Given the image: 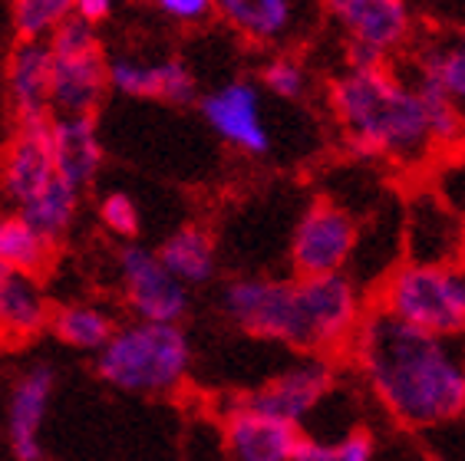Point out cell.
<instances>
[{
  "instance_id": "30",
  "label": "cell",
  "mask_w": 465,
  "mask_h": 461,
  "mask_svg": "<svg viewBox=\"0 0 465 461\" xmlns=\"http://www.w3.org/2000/svg\"><path fill=\"white\" fill-rule=\"evenodd\" d=\"M113 10H116L113 0H76V4H73V14H76L83 24H90L93 30L103 27V24L113 17Z\"/></svg>"
},
{
  "instance_id": "27",
  "label": "cell",
  "mask_w": 465,
  "mask_h": 461,
  "mask_svg": "<svg viewBox=\"0 0 465 461\" xmlns=\"http://www.w3.org/2000/svg\"><path fill=\"white\" fill-rule=\"evenodd\" d=\"M261 89H268L271 96L287 99V103H297V99L307 96L311 89V73H307L304 60H297L291 54H274L258 73Z\"/></svg>"
},
{
  "instance_id": "28",
  "label": "cell",
  "mask_w": 465,
  "mask_h": 461,
  "mask_svg": "<svg viewBox=\"0 0 465 461\" xmlns=\"http://www.w3.org/2000/svg\"><path fill=\"white\" fill-rule=\"evenodd\" d=\"M96 214H99V224L119 238L123 244H133L139 238V230H143V211H139V204L129 191H106V195H99L96 204Z\"/></svg>"
},
{
  "instance_id": "11",
  "label": "cell",
  "mask_w": 465,
  "mask_h": 461,
  "mask_svg": "<svg viewBox=\"0 0 465 461\" xmlns=\"http://www.w3.org/2000/svg\"><path fill=\"white\" fill-rule=\"evenodd\" d=\"M198 113L228 149L251 155V159H261L271 152V129L264 123L261 83L248 80V76L218 83L208 93H202Z\"/></svg>"
},
{
  "instance_id": "23",
  "label": "cell",
  "mask_w": 465,
  "mask_h": 461,
  "mask_svg": "<svg viewBox=\"0 0 465 461\" xmlns=\"http://www.w3.org/2000/svg\"><path fill=\"white\" fill-rule=\"evenodd\" d=\"M56 240L34 228L27 218L17 211H4L0 208V264L14 267V270H27V274H44L54 264Z\"/></svg>"
},
{
  "instance_id": "15",
  "label": "cell",
  "mask_w": 465,
  "mask_h": 461,
  "mask_svg": "<svg viewBox=\"0 0 465 461\" xmlns=\"http://www.w3.org/2000/svg\"><path fill=\"white\" fill-rule=\"evenodd\" d=\"M4 96L14 123H50L54 119V56L50 44H14L4 60Z\"/></svg>"
},
{
  "instance_id": "2",
  "label": "cell",
  "mask_w": 465,
  "mask_h": 461,
  "mask_svg": "<svg viewBox=\"0 0 465 461\" xmlns=\"http://www.w3.org/2000/svg\"><path fill=\"white\" fill-rule=\"evenodd\" d=\"M347 353L400 426L432 428L465 416V359L449 339L426 337L370 307Z\"/></svg>"
},
{
  "instance_id": "22",
  "label": "cell",
  "mask_w": 465,
  "mask_h": 461,
  "mask_svg": "<svg viewBox=\"0 0 465 461\" xmlns=\"http://www.w3.org/2000/svg\"><path fill=\"white\" fill-rule=\"evenodd\" d=\"M218 17L248 44L271 46L291 34L297 7L291 0H218Z\"/></svg>"
},
{
  "instance_id": "8",
  "label": "cell",
  "mask_w": 465,
  "mask_h": 461,
  "mask_svg": "<svg viewBox=\"0 0 465 461\" xmlns=\"http://www.w3.org/2000/svg\"><path fill=\"white\" fill-rule=\"evenodd\" d=\"M327 17L343 34L347 66H390L412 44V10L403 0H331Z\"/></svg>"
},
{
  "instance_id": "26",
  "label": "cell",
  "mask_w": 465,
  "mask_h": 461,
  "mask_svg": "<svg viewBox=\"0 0 465 461\" xmlns=\"http://www.w3.org/2000/svg\"><path fill=\"white\" fill-rule=\"evenodd\" d=\"M376 458V438L367 428H353L337 442H321L304 435L301 452L294 461H373Z\"/></svg>"
},
{
  "instance_id": "3",
  "label": "cell",
  "mask_w": 465,
  "mask_h": 461,
  "mask_svg": "<svg viewBox=\"0 0 465 461\" xmlns=\"http://www.w3.org/2000/svg\"><path fill=\"white\" fill-rule=\"evenodd\" d=\"M327 106L357 159L416 162L436 149L420 86L393 66H343L327 83Z\"/></svg>"
},
{
  "instance_id": "16",
  "label": "cell",
  "mask_w": 465,
  "mask_h": 461,
  "mask_svg": "<svg viewBox=\"0 0 465 461\" xmlns=\"http://www.w3.org/2000/svg\"><path fill=\"white\" fill-rule=\"evenodd\" d=\"M56 392V366L30 363L24 366L7 392V442L17 461H44V428L46 408Z\"/></svg>"
},
{
  "instance_id": "18",
  "label": "cell",
  "mask_w": 465,
  "mask_h": 461,
  "mask_svg": "<svg viewBox=\"0 0 465 461\" xmlns=\"http://www.w3.org/2000/svg\"><path fill=\"white\" fill-rule=\"evenodd\" d=\"M50 132H54V155L63 181H70L76 191L93 185L106 155L96 115H54Z\"/></svg>"
},
{
  "instance_id": "24",
  "label": "cell",
  "mask_w": 465,
  "mask_h": 461,
  "mask_svg": "<svg viewBox=\"0 0 465 461\" xmlns=\"http://www.w3.org/2000/svg\"><path fill=\"white\" fill-rule=\"evenodd\" d=\"M76 0H17L10 4L14 44H50V36L73 17Z\"/></svg>"
},
{
  "instance_id": "9",
  "label": "cell",
  "mask_w": 465,
  "mask_h": 461,
  "mask_svg": "<svg viewBox=\"0 0 465 461\" xmlns=\"http://www.w3.org/2000/svg\"><path fill=\"white\" fill-rule=\"evenodd\" d=\"M360 248V221L333 198H313L291 230V270L294 277L343 274Z\"/></svg>"
},
{
  "instance_id": "10",
  "label": "cell",
  "mask_w": 465,
  "mask_h": 461,
  "mask_svg": "<svg viewBox=\"0 0 465 461\" xmlns=\"http://www.w3.org/2000/svg\"><path fill=\"white\" fill-rule=\"evenodd\" d=\"M116 280L123 307L133 313V319L182 327V319L192 307V293L179 277H172L155 248H145L139 240L119 244Z\"/></svg>"
},
{
  "instance_id": "1",
  "label": "cell",
  "mask_w": 465,
  "mask_h": 461,
  "mask_svg": "<svg viewBox=\"0 0 465 461\" xmlns=\"http://www.w3.org/2000/svg\"><path fill=\"white\" fill-rule=\"evenodd\" d=\"M218 307L248 337L331 359L347 353L370 313L367 293L350 274L234 277L222 287Z\"/></svg>"
},
{
  "instance_id": "6",
  "label": "cell",
  "mask_w": 465,
  "mask_h": 461,
  "mask_svg": "<svg viewBox=\"0 0 465 461\" xmlns=\"http://www.w3.org/2000/svg\"><path fill=\"white\" fill-rule=\"evenodd\" d=\"M370 307L436 339L465 337V280L459 267L403 260L380 280Z\"/></svg>"
},
{
  "instance_id": "12",
  "label": "cell",
  "mask_w": 465,
  "mask_h": 461,
  "mask_svg": "<svg viewBox=\"0 0 465 461\" xmlns=\"http://www.w3.org/2000/svg\"><path fill=\"white\" fill-rule=\"evenodd\" d=\"M337 379H341L337 359H331V356H301L297 363L281 369L278 376H271L261 389L248 392L244 402L274 418L301 426L313 408L331 396Z\"/></svg>"
},
{
  "instance_id": "20",
  "label": "cell",
  "mask_w": 465,
  "mask_h": 461,
  "mask_svg": "<svg viewBox=\"0 0 465 461\" xmlns=\"http://www.w3.org/2000/svg\"><path fill=\"white\" fill-rule=\"evenodd\" d=\"M119 327L123 323H119L116 313L109 310L106 303H90V300L60 303V307H54V317H50V333L63 346L93 356H99L106 349Z\"/></svg>"
},
{
  "instance_id": "5",
  "label": "cell",
  "mask_w": 465,
  "mask_h": 461,
  "mask_svg": "<svg viewBox=\"0 0 465 461\" xmlns=\"http://www.w3.org/2000/svg\"><path fill=\"white\" fill-rule=\"evenodd\" d=\"M192 373V339L172 323L125 319L96 356V376L129 396H172Z\"/></svg>"
},
{
  "instance_id": "19",
  "label": "cell",
  "mask_w": 465,
  "mask_h": 461,
  "mask_svg": "<svg viewBox=\"0 0 465 461\" xmlns=\"http://www.w3.org/2000/svg\"><path fill=\"white\" fill-rule=\"evenodd\" d=\"M410 76L416 83L442 89L465 113V27L426 36L412 54Z\"/></svg>"
},
{
  "instance_id": "14",
  "label": "cell",
  "mask_w": 465,
  "mask_h": 461,
  "mask_svg": "<svg viewBox=\"0 0 465 461\" xmlns=\"http://www.w3.org/2000/svg\"><path fill=\"white\" fill-rule=\"evenodd\" d=\"M222 442L228 461H294L304 432L294 422L274 418L238 399L224 408Z\"/></svg>"
},
{
  "instance_id": "7",
  "label": "cell",
  "mask_w": 465,
  "mask_h": 461,
  "mask_svg": "<svg viewBox=\"0 0 465 461\" xmlns=\"http://www.w3.org/2000/svg\"><path fill=\"white\" fill-rule=\"evenodd\" d=\"M54 113L56 115H96L109 93V56L99 30L73 14L54 36Z\"/></svg>"
},
{
  "instance_id": "25",
  "label": "cell",
  "mask_w": 465,
  "mask_h": 461,
  "mask_svg": "<svg viewBox=\"0 0 465 461\" xmlns=\"http://www.w3.org/2000/svg\"><path fill=\"white\" fill-rule=\"evenodd\" d=\"M410 76V73H406ZM412 80V76H410ZM416 83V80H412ZM426 99V113H430V132H432V145L436 149H456L465 139V113L452 103V99L436 86H426V83H416Z\"/></svg>"
},
{
  "instance_id": "13",
  "label": "cell",
  "mask_w": 465,
  "mask_h": 461,
  "mask_svg": "<svg viewBox=\"0 0 465 461\" xmlns=\"http://www.w3.org/2000/svg\"><path fill=\"white\" fill-rule=\"evenodd\" d=\"M109 89L129 99H149V103H169L188 106L198 103V76L182 56H109Z\"/></svg>"
},
{
  "instance_id": "21",
  "label": "cell",
  "mask_w": 465,
  "mask_h": 461,
  "mask_svg": "<svg viewBox=\"0 0 465 461\" xmlns=\"http://www.w3.org/2000/svg\"><path fill=\"white\" fill-rule=\"evenodd\" d=\"M155 250H159L162 264L172 270V277H179L188 290L215 280L218 244L212 230H205L202 224H182Z\"/></svg>"
},
{
  "instance_id": "32",
  "label": "cell",
  "mask_w": 465,
  "mask_h": 461,
  "mask_svg": "<svg viewBox=\"0 0 465 461\" xmlns=\"http://www.w3.org/2000/svg\"><path fill=\"white\" fill-rule=\"evenodd\" d=\"M459 270H462V280H465V260H462V264H459Z\"/></svg>"
},
{
  "instance_id": "17",
  "label": "cell",
  "mask_w": 465,
  "mask_h": 461,
  "mask_svg": "<svg viewBox=\"0 0 465 461\" xmlns=\"http://www.w3.org/2000/svg\"><path fill=\"white\" fill-rule=\"evenodd\" d=\"M54 307L44 284L27 270L0 264V339H30L50 327Z\"/></svg>"
},
{
  "instance_id": "31",
  "label": "cell",
  "mask_w": 465,
  "mask_h": 461,
  "mask_svg": "<svg viewBox=\"0 0 465 461\" xmlns=\"http://www.w3.org/2000/svg\"><path fill=\"white\" fill-rule=\"evenodd\" d=\"M17 123H14V115H10V106H7V96H4V83H0V152L7 149L10 135H14Z\"/></svg>"
},
{
  "instance_id": "29",
  "label": "cell",
  "mask_w": 465,
  "mask_h": 461,
  "mask_svg": "<svg viewBox=\"0 0 465 461\" xmlns=\"http://www.w3.org/2000/svg\"><path fill=\"white\" fill-rule=\"evenodd\" d=\"M155 14L175 27H198V24L218 17V4H212V0H159Z\"/></svg>"
},
{
  "instance_id": "4",
  "label": "cell",
  "mask_w": 465,
  "mask_h": 461,
  "mask_svg": "<svg viewBox=\"0 0 465 461\" xmlns=\"http://www.w3.org/2000/svg\"><path fill=\"white\" fill-rule=\"evenodd\" d=\"M50 123L17 125L0 152V208L27 218L40 234L60 240L80 214V195L63 181L54 155Z\"/></svg>"
}]
</instances>
